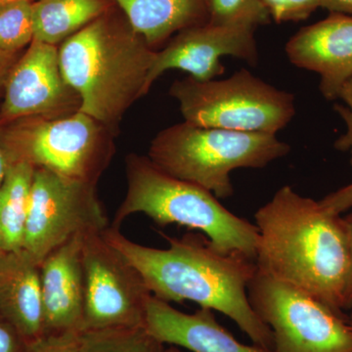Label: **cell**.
Wrapping results in <instances>:
<instances>
[{
  "mask_svg": "<svg viewBox=\"0 0 352 352\" xmlns=\"http://www.w3.org/2000/svg\"><path fill=\"white\" fill-rule=\"evenodd\" d=\"M103 236L138 268L155 298L168 303L190 300L219 311L237 324L254 344L274 351L273 333L248 296L258 271L254 259L219 251L201 233L166 237V249L138 244L112 226Z\"/></svg>",
  "mask_w": 352,
  "mask_h": 352,
  "instance_id": "cell-1",
  "label": "cell"
},
{
  "mask_svg": "<svg viewBox=\"0 0 352 352\" xmlns=\"http://www.w3.org/2000/svg\"><path fill=\"white\" fill-rule=\"evenodd\" d=\"M258 270L342 314L351 245L342 215L281 187L254 214Z\"/></svg>",
  "mask_w": 352,
  "mask_h": 352,
  "instance_id": "cell-2",
  "label": "cell"
},
{
  "mask_svg": "<svg viewBox=\"0 0 352 352\" xmlns=\"http://www.w3.org/2000/svg\"><path fill=\"white\" fill-rule=\"evenodd\" d=\"M107 12L69 36L58 50L65 80L82 101L80 112L116 133L126 111L145 96L157 51L126 19L117 22Z\"/></svg>",
  "mask_w": 352,
  "mask_h": 352,
  "instance_id": "cell-3",
  "label": "cell"
},
{
  "mask_svg": "<svg viewBox=\"0 0 352 352\" xmlns=\"http://www.w3.org/2000/svg\"><path fill=\"white\" fill-rule=\"evenodd\" d=\"M126 197L112 226L120 228L127 217L143 214L157 226L177 224L198 230L219 251L241 252L256 261L258 227L224 208L212 192L164 173L148 156L134 153L126 157Z\"/></svg>",
  "mask_w": 352,
  "mask_h": 352,
  "instance_id": "cell-4",
  "label": "cell"
},
{
  "mask_svg": "<svg viewBox=\"0 0 352 352\" xmlns=\"http://www.w3.org/2000/svg\"><path fill=\"white\" fill-rule=\"evenodd\" d=\"M291 151L276 134L203 127L183 122L157 134L148 157L164 173L199 185L219 199L233 195L231 173L263 168Z\"/></svg>",
  "mask_w": 352,
  "mask_h": 352,
  "instance_id": "cell-5",
  "label": "cell"
},
{
  "mask_svg": "<svg viewBox=\"0 0 352 352\" xmlns=\"http://www.w3.org/2000/svg\"><path fill=\"white\" fill-rule=\"evenodd\" d=\"M8 163L25 162L34 168L69 179L97 184L110 166L115 132L87 113L30 117L0 126Z\"/></svg>",
  "mask_w": 352,
  "mask_h": 352,
  "instance_id": "cell-6",
  "label": "cell"
},
{
  "mask_svg": "<svg viewBox=\"0 0 352 352\" xmlns=\"http://www.w3.org/2000/svg\"><path fill=\"white\" fill-rule=\"evenodd\" d=\"M170 94L179 104L184 122L198 126L276 134L296 113L293 94L245 69L226 80H176Z\"/></svg>",
  "mask_w": 352,
  "mask_h": 352,
  "instance_id": "cell-7",
  "label": "cell"
},
{
  "mask_svg": "<svg viewBox=\"0 0 352 352\" xmlns=\"http://www.w3.org/2000/svg\"><path fill=\"white\" fill-rule=\"evenodd\" d=\"M250 302L270 328L276 352H352V326L302 289L256 271Z\"/></svg>",
  "mask_w": 352,
  "mask_h": 352,
  "instance_id": "cell-8",
  "label": "cell"
},
{
  "mask_svg": "<svg viewBox=\"0 0 352 352\" xmlns=\"http://www.w3.org/2000/svg\"><path fill=\"white\" fill-rule=\"evenodd\" d=\"M109 226L96 184L34 168L23 250L36 263L72 238Z\"/></svg>",
  "mask_w": 352,
  "mask_h": 352,
  "instance_id": "cell-9",
  "label": "cell"
},
{
  "mask_svg": "<svg viewBox=\"0 0 352 352\" xmlns=\"http://www.w3.org/2000/svg\"><path fill=\"white\" fill-rule=\"evenodd\" d=\"M103 232L88 234L83 239L82 332L143 327L151 292L138 268L105 239Z\"/></svg>",
  "mask_w": 352,
  "mask_h": 352,
  "instance_id": "cell-10",
  "label": "cell"
},
{
  "mask_svg": "<svg viewBox=\"0 0 352 352\" xmlns=\"http://www.w3.org/2000/svg\"><path fill=\"white\" fill-rule=\"evenodd\" d=\"M0 126L30 117H67L80 110V96L65 80L58 46L34 39L4 85Z\"/></svg>",
  "mask_w": 352,
  "mask_h": 352,
  "instance_id": "cell-11",
  "label": "cell"
},
{
  "mask_svg": "<svg viewBox=\"0 0 352 352\" xmlns=\"http://www.w3.org/2000/svg\"><path fill=\"white\" fill-rule=\"evenodd\" d=\"M249 28L207 24L178 32L163 50L157 51L146 80V95L166 72L179 69L199 82L215 80L226 72L221 58L232 56L252 66L258 62V51Z\"/></svg>",
  "mask_w": 352,
  "mask_h": 352,
  "instance_id": "cell-12",
  "label": "cell"
},
{
  "mask_svg": "<svg viewBox=\"0 0 352 352\" xmlns=\"http://www.w3.org/2000/svg\"><path fill=\"white\" fill-rule=\"evenodd\" d=\"M289 62L320 76V91L328 101L339 99L352 78V17L331 13L300 30L286 45Z\"/></svg>",
  "mask_w": 352,
  "mask_h": 352,
  "instance_id": "cell-13",
  "label": "cell"
},
{
  "mask_svg": "<svg viewBox=\"0 0 352 352\" xmlns=\"http://www.w3.org/2000/svg\"><path fill=\"white\" fill-rule=\"evenodd\" d=\"M85 236L72 238L41 261L44 335L71 331L82 332L85 309Z\"/></svg>",
  "mask_w": 352,
  "mask_h": 352,
  "instance_id": "cell-14",
  "label": "cell"
},
{
  "mask_svg": "<svg viewBox=\"0 0 352 352\" xmlns=\"http://www.w3.org/2000/svg\"><path fill=\"white\" fill-rule=\"evenodd\" d=\"M143 328L161 344L192 352H276L240 342L220 325L214 310L201 307L184 314L154 296L146 307Z\"/></svg>",
  "mask_w": 352,
  "mask_h": 352,
  "instance_id": "cell-15",
  "label": "cell"
},
{
  "mask_svg": "<svg viewBox=\"0 0 352 352\" xmlns=\"http://www.w3.org/2000/svg\"><path fill=\"white\" fill-rule=\"evenodd\" d=\"M0 318L25 344L44 336L41 264L25 252H0Z\"/></svg>",
  "mask_w": 352,
  "mask_h": 352,
  "instance_id": "cell-16",
  "label": "cell"
},
{
  "mask_svg": "<svg viewBox=\"0 0 352 352\" xmlns=\"http://www.w3.org/2000/svg\"><path fill=\"white\" fill-rule=\"evenodd\" d=\"M153 50L178 32L207 24L210 0H111Z\"/></svg>",
  "mask_w": 352,
  "mask_h": 352,
  "instance_id": "cell-17",
  "label": "cell"
},
{
  "mask_svg": "<svg viewBox=\"0 0 352 352\" xmlns=\"http://www.w3.org/2000/svg\"><path fill=\"white\" fill-rule=\"evenodd\" d=\"M107 11V0H34V39L59 46Z\"/></svg>",
  "mask_w": 352,
  "mask_h": 352,
  "instance_id": "cell-18",
  "label": "cell"
},
{
  "mask_svg": "<svg viewBox=\"0 0 352 352\" xmlns=\"http://www.w3.org/2000/svg\"><path fill=\"white\" fill-rule=\"evenodd\" d=\"M34 168L25 162L8 163L0 187V251L23 249Z\"/></svg>",
  "mask_w": 352,
  "mask_h": 352,
  "instance_id": "cell-19",
  "label": "cell"
},
{
  "mask_svg": "<svg viewBox=\"0 0 352 352\" xmlns=\"http://www.w3.org/2000/svg\"><path fill=\"white\" fill-rule=\"evenodd\" d=\"M164 344L143 327L113 328L80 333V352H166Z\"/></svg>",
  "mask_w": 352,
  "mask_h": 352,
  "instance_id": "cell-20",
  "label": "cell"
},
{
  "mask_svg": "<svg viewBox=\"0 0 352 352\" xmlns=\"http://www.w3.org/2000/svg\"><path fill=\"white\" fill-rule=\"evenodd\" d=\"M34 39L32 2L15 1L0 6V50L17 54Z\"/></svg>",
  "mask_w": 352,
  "mask_h": 352,
  "instance_id": "cell-21",
  "label": "cell"
},
{
  "mask_svg": "<svg viewBox=\"0 0 352 352\" xmlns=\"http://www.w3.org/2000/svg\"><path fill=\"white\" fill-rule=\"evenodd\" d=\"M271 20L263 0H210V24L256 30Z\"/></svg>",
  "mask_w": 352,
  "mask_h": 352,
  "instance_id": "cell-22",
  "label": "cell"
},
{
  "mask_svg": "<svg viewBox=\"0 0 352 352\" xmlns=\"http://www.w3.org/2000/svg\"><path fill=\"white\" fill-rule=\"evenodd\" d=\"M276 23L300 22L321 7V0H263Z\"/></svg>",
  "mask_w": 352,
  "mask_h": 352,
  "instance_id": "cell-23",
  "label": "cell"
},
{
  "mask_svg": "<svg viewBox=\"0 0 352 352\" xmlns=\"http://www.w3.org/2000/svg\"><path fill=\"white\" fill-rule=\"evenodd\" d=\"M80 333H48L27 344L25 352H80Z\"/></svg>",
  "mask_w": 352,
  "mask_h": 352,
  "instance_id": "cell-24",
  "label": "cell"
},
{
  "mask_svg": "<svg viewBox=\"0 0 352 352\" xmlns=\"http://www.w3.org/2000/svg\"><path fill=\"white\" fill-rule=\"evenodd\" d=\"M339 98L344 102L346 106L337 104L335 105V110L346 122V132L336 141L335 147L339 151L349 155L352 166V78L344 83L340 90Z\"/></svg>",
  "mask_w": 352,
  "mask_h": 352,
  "instance_id": "cell-25",
  "label": "cell"
},
{
  "mask_svg": "<svg viewBox=\"0 0 352 352\" xmlns=\"http://www.w3.org/2000/svg\"><path fill=\"white\" fill-rule=\"evenodd\" d=\"M328 212L333 214L342 215L344 212H351L352 210V182L338 189L337 191L329 194L320 200Z\"/></svg>",
  "mask_w": 352,
  "mask_h": 352,
  "instance_id": "cell-26",
  "label": "cell"
},
{
  "mask_svg": "<svg viewBox=\"0 0 352 352\" xmlns=\"http://www.w3.org/2000/svg\"><path fill=\"white\" fill-rule=\"evenodd\" d=\"M25 346L18 333L0 318V352H25Z\"/></svg>",
  "mask_w": 352,
  "mask_h": 352,
  "instance_id": "cell-27",
  "label": "cell"
},
{
  "mask_svg": "<svg viewBox=\"0 0 352 352\" xmlns=\"http://www.w3.org/2000/svg\"><path fill=\"white\" fill-rule=\"evenodd\" d=\"M344 217L346 223L347 234H349V245H351V270H349V279L344 294V310H351L352 311V210Z\"/></svg>",
  "mask_w": 352,
  "mask_h": 352,
  "instance_id": "cell-28",
  "label": "cell"
},
{
  "mask_svg": "<svg viewBox=\"0 0 352 352\" xmlns=\"http://www.w3.org/2000/svg\"><path fill=\"white\" fill-rule=\"evenodd\" d=\"M321 7L331 13L344 14L352 17V0H321Z\"/></svg>",
  "mask_w": 352,
  "mask_h": 352,
  "instance_id": "cell-29",
  "label": "cell"
},
{
  "mask_svg": "<svg viewBox=\"0 0 352 352\" xmlns=\"http://www.w3.org/2000/svg\"><path fill=\"white\" fill-rule=\"evenodd\" d=\"M16 56L17 54H8L0 50V87H4L7 76L18 60Z\"/></svg>",
  "mask_w": 352,
  "mask_h": 352,
  "instance_id": "cell-30",
  "label": "cell"
},
{
  "mask_svg": "<svg viewBox=\"0 0 352 352\" xmlns=\"http://www.w3.org/2000/svg\"><path fill=\"white\" fill-rule=\"evenodd\" d=\"M7 168H8V159L3 143H2L1 134H0V187L6 178Z\"/></svg>",
  "mask_w": 352,
  "mask_h": 352,
  "instance_id": "cell-31",
  "label": "cell"
},
{
  "mask_svg": "<svg viewBox=\"0 0 352 352\" xmlns=\"http://www.w3.org/2000/svg\"><path fill=\"white\" fill-rule=\"evenodd\" d=\"M15 1H31V2H34V0H0V6H2V4L9 3V2H15Z\"/></svg>",
  "mask_w": 352,
  "mask_h": 352,
  "instance_id": "cell-32",
  "label": "cell"
},
{
  "mask_svg": "<svg viewBox=\"0 0 352 352\" xmlns=\"http://www.w3.org/2000/svg\"><path fill=\"white\" fill-rule=\"evenodd\" d=\"M166 352H182V351H180L179 349H177V347L171 346V347H168V349H166Z\"/></svg>",
  "mask_w": 352,
  "mask_h": 352,
  "instance_id": "cell-33",
  "label": "cell"
},
{
  "mask_svg": "<svg viewBox=\"0 0 352 352\" xmlns=\"http://www.w3.org/2000/svg\"><path fill=\"white\" fill-rule=\"evenodd\" d=\"M351 325L352 326V320L351 321Z\"/></svg>",
  "mask_w": 352,
  "mask_h": 352,
  "instance_id": "cell-34",
  "label": "cell"
},
{
  "mask_svg": "<svg viewBox=\"0 0 352 352\" xmlns=\"http://www.w3.org/2000/svg\"><path fill=\"white\" fill-rule=\"evenodd\" d=\"M0 252H1V251H0Z\"/></svg>",
  "mask_w": 352,
  "mask_h": 352,
  "instance_id": "cell-35",
  "label": "cell"
}]
</instances>
